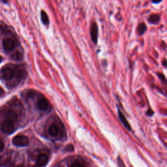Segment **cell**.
<instances>
[{
    "mask_svg": "<svg viewBox=\"0 0 167 167\" xmlns=\"http://www.w3.org/2000/svg\"><path fill=\"white\" fill-rule=\"evenodd\" d=\"M26 75V71L22 67L15 66L11 67L8 65L3 67L0 71V77L3 80L9 81L16 77L18 80L24 78Z\"/></svg>",
    "mask_w": 167,
    "mask_h": 167,
    "instance_id": "obj_1",
    "label": "cell"
},
{
    "mask_svg": "<svg viewBox=\"0 0 167 167\" xmlns=\"http://www.w3.org/2000/svg\"><path fill=\"white\" fill-rule=\"evenodd\" d=\"M13 143L14 145L17 146H26L29 144V139L26 136L19 134L13 138Z\"/></svg>",
    "mask_w": 167,
    "mask_h": 167,
    "instance_id": "obj_2",
    "label": "cell"
},
{
    "mask_svg": "<svg viewBox=\"0 0 167 167\" xmlns=\"http://www.w3.org/2000/svg\"><path fill=\"white\" fill-rule=\"evenodd\" d=\"M2 130L7 134L13 133L15 130L14 122L9 120L4 121L2 125Z\"/></svg>",
    "mask_w": 167,
    "mask_h": 167,
    "instance_id": "obj_3",
    "label": "cell"
},
{
    "mask_svg": "<svg viewBox=\"0 0 167 167\" xmlns=\"http://www.w3.org/2000/svg\"><path fill=\"white\" fill-rule=\"evenodd\" d=\"M16 43L15 41L12 39L7 38L3 40V47L6 52H11L15 48Z\"/></svg>",
    "mask_w": 167,
    "mask_h": 167,
    "instance_id": "obj_4",
    "label": "cell"
},
{
    "mask_svg": "<svg viewBox=\"0 0 167 167\" xmlns=\"http://www.w3.org/2000/svg\"><path fill=\"white\" fill-rule=\"evenodd\" d=\"M60 133V127L58 124L53 123L48 128V133L52 137H56Z\"/></svg>",
    "mask_w": 167,
    "mask_h": 167,
    "instance_id": "obj_5",
    "label": "cell"
},
{
    "mask_svg": "<svg viewBox=\"0 0 167 167\" xmlns=\"http://www.w3.org/2000/svg\"><path fill=\"white\" fill-rule=\"evenodd\" d=\"M49 105H50V103H49L48 101L45 97L40 98L37 101V107L41 110H47L49 107Z\"/></svg>",
    "mask_w": 167,
    "mask_h": 167,
    "instance_id": "obj_6",
    "label": "cell"
},
{
    "mask_svg": "<svg viewBox=\"0 0 167 167\" xmlns=\"http://www.w3.org/2000/svg\"><path fill=\"white\" fill-rule=\"evenodd\" d=\"M91 37L92 41L94 43H97V38H98V28L97 24L94 22L91 24Z\"/></svg>",
    "mask_w": 167,
    "mask_h": 167,
    "instance_id": "obj_7",
    "label": "cell"
},
{
    "mask_svg": "<svg viewBox=\"0 0 167 167\" xmlns=\"http://www.w3.org/2000/svg\"><path fill=\"white\" fill-rule=\"evenodd\" d=\"M48 162V157L45 154H41L39 156L37 160V164L39 166H44Z\"/></svg>",
    "mask_w": 167,
    "mask_h": 167,
    "instance_id": "obj_8",
    "label": "cell"
},
{
    "mask_svg": "<svg viewBox=\"0 0 167 167\" xmlns=\"http://www.w3.org/2000/svg\"><path fill=\"white\" fill-rule=\"evenodd\" d=\"M17 114L15 112V111L12 110H9L5 113V120H9L11 121H15L17 120Z\"/></svg>",
    "mask_w": 167,
    "mask_h": 167,
    "instance_id": "obj_9",
    "label": "cell"
},
{
    "mask_svg": "<svg viewBox=\"0 0 167 167\" xmlns=\"http://www.w3.org/2000/svg\"><path fill=\"white\" fill-rule=\"evenodd\" d=\"M118 116H119V118L120 120V121H121V123H123V125H124L125 127V128L127 129H128L129 131H131V125H129V122L127 121V119L125 118V117L123 116V114H122V112H121V111L120 110H118Z\"/></svg>",
    "mask_w": 167,
    "mask_h": 167,
    "instance_id": "obj_10",
    "label": "cell"
},
{
    "mask_svg": "<svg viewBox=\"0 0 167 167\" xmlns=\"http://www.w3.org/2000/svg\"><path fill=\"white\" fill-rule=\"evenodd\" d=\"M159 20H160V16L158 15H152L149 17V18H148V21H149V22L153 24L158 23Z\"/></svg>",
    "mask_w": 167,
    "mask_h": 167,
    "instance_id": "obj_11",
    "label": "cell"
},
{
    "mask_svg": "<svg viewBox=\"0 0 167 167\" xmlns=\"http://www.w3.org/2000/svg\"><path fill=\"white\" fill-rule=\"evenodd\" d=\"M41 20L42 23L45 24V25H48L49 24V18L47 15V14L45 13L44 11H41Z\"/></svg>",
    "mask_w": 167,
    "mask_h": 167,
    "instance_id": "obj_12",
    "label": "cell"
},
{
    "mask_svg": "<svg viewBox=\"0 0 167 167\" xmlns=\"http://www.w3.org/2000/svg\"><path fill=\"white\" fill-rule=\"evenodd\" d=\"M146 31V26L144 23H142L138 26V29H137V32L139 35H143Z\"/></svg>",
    "mask_w": 167,
    "mask_h": 167,
    "instance_id": "obj_13",
    "label": "cell"
},
{
    "mask_svg": "<svg viewBox=\"0 0 167 167\" xmlns=\"http://www.w3.org/2000/svg\"><path fill=\"white\" fill-rule=\"evenodd\" d=\"M69 167H86L84 165H83L82 164H81L80 163L76 161L74 162L71 164V165Z\"/></svg>",
    "mask_w": 167,
    "mask_h": 167,
    "instance_id": "obj_14",
    "label": "cell"
},
{
    "mask_svg": "<svg viewBox=\"0 0 167 167\" xmlns=\"http://www.w3.org/2000/svg\"><path fill=\"white\" fill-rule=\"evenodd\" d=\"M65 150L67 152H73L74 150V146L71 144L68 145L66 147H65Z\"/></svg>",
    "mask_w": 167,
    "mask_h": 167,
    "instance_id": "obj_15",
    "label": "cell"
},
{
    "mask_svg": "<svg viewBox=\"0 0 167 167\" xmlns=\"http://www.w3.org/2000/svg\"><path fill=\"white\" fill-rule=\"evenodd\" d=\"M4 147H5V145H4L3 142L0 139V152H2L3 150Z\"/></svg>",
    "mask_w": 167,
    "mask_h": 167,
    "instance_id": "obj_16",
    "label": "cell"
},
{
    "mask_svg": "<svg viewBox=\"0 0 167 167\" xmlns=\"http://www.w3.org/2000/svg\"><path fill=\"white\" fill-rule=\"evenodd\" d=\"M118 165H119L120 167H125L121 159H118Z\"/></svg>",
    "mask_w": 167,
    "mask_h": 167,
    "instance_id": "obj_17",
    "label": "cell"
},
{
    "mask_svg": "<svg viewBox=\"0 0 167 167\" xmlns=\"http://www.w3.org/2000/svg\"><path fill=\"white\" fill-rule=\"evenodd\" d=\"M5 94V91L3 90V89L0 86V96L3 95V94Z\"/></svg>",
    "mask_w": 167,
    "mask_h": 167,
    "instance_id": "obj_18",
    "label": "cell"
},
{
    "mask_svg": "<svg viewBox=\"0 0 167 167\" xmlns=\"http://www.w3.org/2000/svg\"><path fill=\"white\" fill-rule=\"evenodd\" d=\"M147 114L148 116H153V111H152L151 109H150V110H148L147 112Z\"/></svg>",
    "mask_w": 167,
    "mask_h": 167,
    "instance_id": "obj_19",
    "label": "cell"
},
{
    "mask_svg": "<svg viewBox=\"0 0 167 167\" xmlns=\"http://www.w3.org/2000/svg\"><path fill=\"white\" fill-rule=\"evenodd\" d=\"M17 167H25V166H24L22 165H18Z\"/></svg>",
    "mask_w": 167,
    "mask_h": 167,
    "instance_id": "obj_20",
    "label": "cell"
},
{
    "mask_svg": "<svg viewBox=\"0 0 167 167\" xmlns=\"http://www.w3.org/2000/svg\"><path fill=\"white\" fill-rule=\"evenodd\" d=\"M2 61V57L1 56V55H0V62H1Z\"/></svg>",
    "mask_w": 167,
    "mask_h": 167,
    "instance_id": "obj_21",
    "label": "cell"
}]
</instances>
